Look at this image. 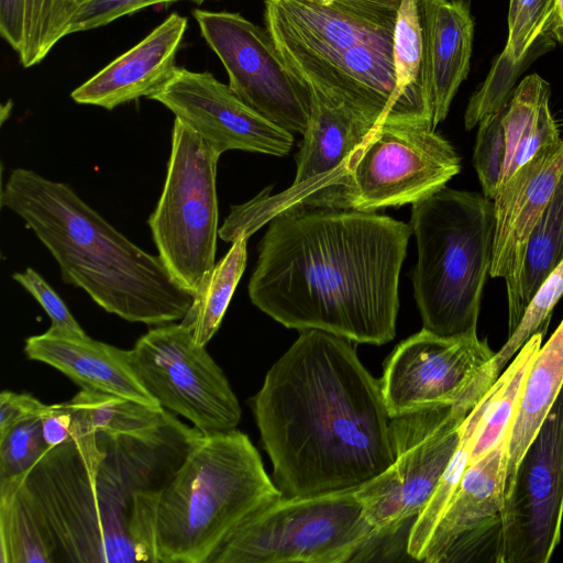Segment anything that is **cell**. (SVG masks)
Wrapping results in <instances>:
<instances>
[{
  "label": "cell",
  "mask_w": 563,
  "mask_h": 563,
  "mask_svg": "<svg viewBox=\"0 0 563 563\" xmlns=\"http://www.w3.org/2000/svg\"><path fill=\"white\" fill-rule=\"evenodd\" d=\"M410 225L354 209L295 205L261 240L254 306L286 328L383 345L395 338Z\"/></svg>",
  "instance_id": "cell-1"
},
{
  "label": "cell",
  "mask_w": 563,
  "mask_h": 563,
  "mask_svg": "<svg viewBox=\"0 0 563 563\" xmlns=\"http://www.w3.org/2000/svg\"><path fill=\"white\" fill-rule=\"evenodd\" d=\"M350 342L321 330L299 331L253 399L283 496L354 490L394 462L380 380Z\"/></svg>",
  "instance_id": "cell-2"
},
{
  "label": "cell",
  "mask_w": 563,
  "mask_h": 563,
  "mask_svg": "<svg viewBox=\"0 0 563 563\" xmlns=\"http://www.w3.org/2000/svg\"><path fill=\"white\" fill-rule=\"evenodd\" d=\"M2 208L24 220L56 260L63 280L84 289L109 313L162 325L181 320L195 296L158 256L114 229L66 183L31 169H13Z\"/></svg>",
  "instance_id": "cell-3"
},
{
  "label": "cell",
  "mask_w": 563,
  "mask_h": 563,
  "mask_svg": "<svg viewBox=\"0 0 563 563\" xmlns=\"http://www.w3.org/2000/svg\"><path fill=\"white\" fill-rule=\"evenodd\" d=\"M13 478L52 539L56 562L156 563L159 493L109 440L85 432Z\"/></svg>",
  "instance_id": "cell-4"
},
{
  "label": "cell",
  "mask_w": 563,
  "mask_h": 563,
  "mask_svg": "<svg viewBox=\"0 0 563 563\" xmlns=\"http://www.w3.org/2000/svg\"><path fill=\"white\" fill-rule=\"evenodd\" d=\"M282 496L246 434L201 433L157 497L156 563H208L239 523Z\"/></svg>",
  "instance_id": "cell-5"
},
{
  "label": "cell",
  "mask_w": 563,
  "mask_h": 563,
  "mask_svg": "<svg viewBox=\"0 0 563 563\" xmlns=\"http://www.w3.org/2000/svg\"><path fill=\"white\" fill-rule=\"evenodd\" d=\"M410 228L418 250L411 280L423 328L445 336L477 333L493 253V200L443 187L412 203Z\"/></svg>",
  "instance_id": "cell-6"
},
{
  "label": "cell",
  "mask_w": 563,
  "mask_h": 563,
  "mask_svg": "<svg viewBox=\"0 0 563 563\" xmlns=\"http://www.w3.org/2000/svg\"><path fill=\"white\" fill-rule=\"evenodd\" d=\"M375 540L355 489L282 496L239 523L208 563H344Z\"/></svg>",
  "instance_id": "cell-7"
},
{
  "label": "cell",
  "mask_w": 563,
  "mask_h": 563,
  "mask_svg": "<svg viewBox=\"0 0 563 563\" xmlns=\"http://www.w3.org/2000/svg\"><path fill=\"white\" fill-rule=\"evenodd\" d=\"M219 157L197 132L175 118L166 178L148 227L159 257L194 296L216 265Z\"/></svg>",
  "instance_id": "cell-8"
},
{
  "label": "cell",
  "mask_w": 563,
  "mask_h": 563,
  "mask_svg": "<svg viewBox=\"0 0 563 563\" xmlns=\"http://www.w3.org/2000/svg\"><path fill=\"white\" fill-rule=\"evenodd\" d=\"M309 123L296 155V176L286 190L234 206L219 229L233 242L249 238L277 212L295 205L344 209L347 180L357 153L377 124L311 88Z\"/></svg>",
  "instance_id": "cell-9"
},
{
  "label": "cell",
  "mask_w": 563,
  "mask_h": 563,
  "mask_svg": "<svg viewBox=\"0 0 563 563\" xmlns=\"http://www.w3.org/2000/svg\"><path fill=\"white\" fill-rule=\"evenodd\" d=\"M478 402L390 419L394 462L355 489L377 540L395 534L427 507L459 446L462 424Z\"/></svg>",
  "instance_id": "cell-10"
},
{
  "label": "cell",
  "mask_w": 563,
  "mask_h": 563,
  "mask_svg": "<svg viewBox=\"0 0 563 563\" xmlns=\"http://www.w3.org/2000/svg\"><path fill=\"white\" fill-rule=\"evenodd\" d=\"M133 369L158 405L202 434L236 430L239 400L220 366L183 323L151 329L130 350Z\"/></svg>",
  "instance_id": "cell-11"
},
{
  "label": "cell",
  "mask_w": 563,
  "mask_h": 563,
  "mask_svg": "<svg viewBox=\"0 0 563 563\" xmlns=\"http://www.w3.org/2000/svg\"><path fill=\"white\" fill-rule=\"evenodd\" d=\"M460 157L430 124H377L360 148L344 209L375 212L421 201L459 174Z\"/></svg>",
  "instance_id": "cell-12"
},
{
  "label": "cell",
  "mask_w": 563,
  "mask_h": 563,
  "mask_svg": "<svg viewBox=\"0 0 563 563\" xmlns=\"http://www.w3.org/2000/svg\"><path fill=\"white\" fill-rule=\"evenodd\" d=\"M495 352L477 333L439 335L424 328L396 346L380 379L390 418L478 402L498 379Z\"/></svg>",
  "instance_id": "cell-13"
},
{
  "label": "cell",
  "mask_w": 563,
  "mask_h": 563,
  "mask_svg": "<svg viewBox=\"0 0 563 563\" xmlns=\"http://www.w3.org/2000/svg\"><path fill=\"white\" fill-rule=\"evenodd\" d=\"M192 15L238 97L277 126L303 134L311 89L289 68L268 30L240 13L197 9Z\"/></svg>",
  "instance_id": "cell-14"
},
{
  "label": "cell",
  "mask_w": 563,
  "mask_h": 563,
  "mask_svg": "<svg viewBox=\"0 0 563 563\" xmlns=\"http://www.w3.org/2000/svg\"><path fill=\"white\" fill-rule=\"evenodd\" d=\"M563 518V386L523 452L503 511L499 563H548Z\"/></svg>",
  "instance_id": "cell-15"
},
{
  "label": "cell",
  "mask_w": 563,
  "mask_h": 563,
  "mask_svg": "<svg viewBox=\"0 0 563 563\" xmlns=\"http://www.w3.org/2000/svg\"><path fill=\"white\" fill-rule=\"evenodd\" d=\"M401 0H266L265 23L289 67L394 40Z\"/></svg>",
  "instance_id": "cell-16"
},
{
  "label": "cell",
  "mask_w": 563,
  "mask_h": 563,
  "mask_svg": "<svg viewBox=\"0 0 563 563\" xmlns=\"http://www.w3.org/2000/svg\"><path fill=\"white\" fill-rule=\"evenodd\" d=\"M150 99L165 106L220 155L242 150L284 156L294 144L292 133L262 117L209 71L177 67Z\"/></svg>",
  "instance_id": "cell-17"
},
{
  "label": "cell",
  "mask_w": 563,
  "mask_h": 563,
  "mask_svg": "<svg viewBox=\"0 0 563 563\" xmlns=\"http://www.w3.org/2000/svg\"><path fill=\"white\" fill-rule=\"evenodd\" d=\"M509 434L466 467L420 561L499 563Z\"/></svg>",
  "instance_id": "cell-18"
},
{
  "label": "cell",
  "mask_w": 563,
  "mask_h": 563,
  "mask_svg": "<svg viewBox=\"0 0 563 563\" xmlns=\"http://www.w3.org/2000/svg\"><path fill=\"white\" fill-rule=\"evenodd\" d=\"M563 169V140L539 150L493 199L495 231L489 275L506 282L507 303L516 298L530 236Z\"/></svg>",
  "instance_id": "cell-19"
},
{
  "label": "cell",
  "mask_w": 563,
  "mask_h": 563,
  "mask_svg": "<svg viewBox=\"0 0 563 563\" xmlns=\"http://www.w3.org/2000/svg\"><path fill=\"white\" fill-rule=\"evenodd\" d=\"M187 23V18L176 12L169 14L141 42L77 87L71 99L107 110L141 97L150 99L177 69L176 54Z\"/></svg>",
  "instance_id": "cell-20"
},
{
  "label": "cell",
  "mask_w": 563,
  "mask_h": 563,
  "mask_svg": "<svg viewBox=\"0 0 563 563\" xmlns=\"http://www.w3.org/2000/svg\"><path fill=\"white\" fill-rule=\"evenodd\" d=\"M24 352L30 360L48 364L84 389L161 407L136 376L130 350L51 327L42 334L29 336Z\"/></svg>",
  "instance_id": "cell-21"
},
{
  "label": "cell",
  "mask_w": 563,
  "mask_h": 563,
  "mask_svg": "<svg viewBox=\"0 0 563 563\" xmlns=\"http://www.w3.org/2000/svg\"><path fill=\"white\" fill-rule=\"evenodd\" d=\"M423 29L432 126L442 122L467 77L474 21L464 0H417Z\"/></svg>",
  "instance_id": "cell-22"
},
{
  "label": "cell",
  "mask_w": 563,
  "mask_h": 563,
  "mask_svg": "<svg viewBox=\"0 0 563 563\" xmlns=\"http://www.w3.org/2000/svg\"><path fill=\"white\" fill-rule=\"evenodd\" d=\"M556 0H509L508 37L481 88L471 97L464 115L466 130L489 113L505 108L522 64L545 35Z\"/></svg>",
  "instance_id": "cell-23"
},
{
  "label": "cell",
  "mask_w": 563,
  "mask_h": 563,
  "mask_svg": "<svg viewBox=\"0 0 563 563\" xmlns=\"http://www.w3.org/2000/svg\"><path fill=\"white\" fill-rule=\"evenodd\" d=\"M393 58L396 88L389 122L432 126L423 29L417 0H401L394 32Z\"/></svg>",
  "instance_id": "cell-24"
},
{
  "label": "cell",
  "mask_w": 563,
  "mask_h": 563,
  "mask_svg": "<svg viewBox=\"0 0 563 563\" xmlns=\"http://www.w3.org/2000/svg\"><path fill=\"white\" fill-rule=\"evenodd\" d=\"M549 100L550 86L537 74L514 89L503 113L506 158L500 184L543 146L561 140Z\"/></svg>",
  "instance_id": "cell-25"
},
{
  "label": "cell",
  "mask_w": 563,
  "mask_h": 563,
  "mask_svg": "<svg viewBox=\"0 0 563 563\" xmlns=\"http://www.w3.org/2000/svg\"><path fill=\"white\" fill-rule=\"evenodd\" d=\"M563 260V169L528 243L516 298L508 306V335L519 325L531 299Z\"/></svg>",
  "instance_id": "cell-26"
},
{
  "label": "cell",
  "mask_w": 563,
  "mask_h": 563,
  "mask_svg": "<svg viewBox=\"0 0 563 563\" xmlns=\"http://www.w3.org/2000/svg\"><path fill=\"white\" fill-rule=\"evenodd\" d=\"M0 562L56 563L52 539L15 478L0 479Z\"/></svg>",
  "instance_id": "cell-27"
},
{
  "label": "cell",
  "mask_w": 563,
  "mask_h": 563,
  "mask_svg": "<svg viewBox=\"0 0 563 563\" xmlns=\"http://www.w3.org/2000/svg\"><path fill=\"white\" fill-rule=\"evenodd\" d=\"M65 405L73 411L80 433L114 435L147 431L173 415L163 407L84 388Z\"/></svg>",
  "instance_id": "cell-28"
},
{
  "label": "cell",
  "mask_w": 563,
  "mask_h": 563,
  "mask_svg": "<svg viewBox=\"0 0 563 563\" xmlns=\"http://www.w3.org/2000/svg\"><path fill=\"white\" fill-rule=\"evenodd\" d=\"M247 238L232 242L229 252L214 265L185 317L180 320L202 346L219 330L233 292L245 269Z\"/></svg>",
  "instance_id": "cell-29"
},
{
  "label": "cell",
  "mask_w": 563,
  "mask_h": 563,
  "mask_svg": "<svg viewBox=\"0 0 563 563\" xmlns=\"http://www.w3.org/2000/svg\"><path fill=\"white\" fill-rule=\"evenodd\" d=\"M89 0H25L24 42L19 53L24 67L41 63L66 35Z\"/></svg>",
  "instance_id": "cell-30"
},
{
  "label": "cell",
  "mask_w": 563,
  "mask_h": 563,
  "mask_svg": "<svg viewBox=\"0 0 563 563\" xmlns=\"http://www.w3.org/2000/svg\"><path fill=\"white\" fill-rule=\"evenodd\" d=\"M563 296V260L550 272L531 299L519 325L495 352L489 367L499 377L518 351L537 333L545 335L552 311Z\"/></svg>",
  "instance_id": "cell-31"
},
{
  "label": "cell",
  "mask_w": 563,
  "mask_h": 563,
  "mask_svg": "<svg viewBox=\"0 0 563 563\" xmlns=\"http://www.w3.org/2000/svg\"><path fill=\"white\" fill-rule=\"evenodd\" d=\"M503 113L504 108L487 114L479 121L473 155L483 195L492 200L500 185L506 158Z\"/></svg>",
  "instance_id": "cell-32"
},
{
  "label": "cell",
  "mask_w": 563,
  "mask_h": 563,
  "mask_svg": "<svg viewBox=\"0 0 563 563\" xmlns=\"http://www.w3.org/2000/svg\"><path fill=\"white\" fill-rule=\"evenodd\" d=\"M48 449L41 419L24 421L0 434V479L25 474Z\"/></svg>",
  "instance_id": "cell-33"
},
{
  "label": "cell",
  "mask_w": 563,
  "mask_h": 563,
  "mask_svg": "<svg viewBox=\"0 0 563 563\" xmlns=\"http://www.w3.org/2000/svg\"><path fill=\"white\" fill-rule=\"evenodd\" d=\"M12 278L41 305L51 319V327L68 333L86 334L62 298L35 269L27 267L24 272L14 273Z\"/></svg>",
  "instance_id": "cell-34"
},
{
  "label": "cell",
  "mask_w": 563,
  "mask_h": 563,
  "mask_svg": "<svg viewBox=\"0 0 563 563\" xmlns=\"http://www.w3.org/2000/svg\"><path fill=\"white\" fill-rule=\"evenodd\" d=\"M178 1L200 4L207 0H89L75 16L69 34L97 29L150 5Z\"/></svg>",
  "instance_id": "cell-35"
},
{
  "label": "cell",
  "mask_w": 563,
  "mask_h": 563,
  "mask_svg": "<svg viewBox=\"0 0 563 563\" xmlns=\"http://www.w3.org/2000/svg\"><path fill=\"white\" fill-rule=\"evenodd\" d=\"M53 408L30 394L3 390L0 394V434L32 419L44 418Z\"/></svg>",
  "instance_id": "cell-36"
},
{
  "label": "cell",
  "mask_w": 563,
  "mask_h": 563,
  "mask_svg": "<svg viewBox=\"0 0 563 563\" xmlns=\"http://www.w3.org/2000/svg\"><path fill=\"white\" fill-rule=\"evenodd\" d=\"M41 420L43 437L49 449L70 442L79 434L76 418L65 402L54 404Z\"/></svg>",
  "instance_id": "cell-37"
},
{
  "label": "cell",
  "mask_w": 563,
  "mask_h": 563,
  "mask_svg": "<svg viewBox=\"0 0 563 563\" xmlns=\"http://www.w3.org/2000/svg\"><path fill=\"white\" fill-rule=\"evenodd\" d=\"M25 0H0V34L19 54L24 42Z\"/></svg>",
  "instance_id": "cell-38"
},
{
  "label": "cell",
  "mask_w": 563,
  "mask_h": 563,
  "mask_svg": "<svg viewBox=\"0 0 563 563\" xmlns=\"http://www.w3.org/2000/svg\"><path fill=\"white\" fill-rule=\"evenodd\" d=\"M545 35L563 45V0H556Z\"/></svg>",
  "instance_id": "cell-39"
}]
</instances>
